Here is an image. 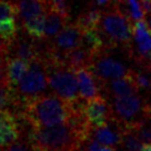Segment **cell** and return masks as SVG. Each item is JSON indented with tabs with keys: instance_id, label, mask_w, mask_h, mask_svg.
Returning <instances> with one entry per match:
<instances>
[{
	"instance_id": "cell-1",
	"label": "cell",
	"mask_w": 151,
	"mask_h": 151,
	"mask_svg": "<svg viewBox=\"0 0 151 151\" xmlns=\"http://www.w3.org/2000/svg\"><path fill=\"white\" fill-rule=\"evenodd\" d=\"M69 112L70 104L56 94H40L22 101V117L33 128L66 122Z\"/></svg>"
},
{
	"instance_id": "cell-2",
	"label": "cell",
	"mask_w": 151,
	"mask_h": 151,
	"mask_svg": "<svg viewBox=\"0 0 151 151\" xmlns=\"http://www.w3.org/2000/svg\"><path fill=\"white\" fill-rule=\"evenodd\" d=\"M27 137L38 151H82L87 142L68 122L50 127H31Z\"/></svg>"
},
{
	"instance_id": "cell-3",
	"label": "cell",
	"mask_w": 151,
	"mask_h": 151,
	"mask_svg": "<svg viewBox=\"0 0 151 151\" xmlns=\"http://www.w3.org/2000/svg\"><path fill=\"white\" fill-rule=\"evenodd\" d=\"M127 61L132 62L129 48L104 46L92 55L88 68L101 82L106 83L130 72L131 68L128 66Z\"/></svg>"
},
{
	"instance_id": "cell-4",
	"label": "cell",
	"mask_w": 151,
	"mask_h": 151,
	"mask_svg": "<svg viewBox=\"0 0 151 151\" xmlns=\"http://www.w3.org/2000/svg\"><path fill=\"white\" fill-rule=\"evenodd\" d=\"M132 20L117 7L101 9V17L97 30L104 46L128 48L131 45Z\"/></svg>"
},
{
	"instance_id": "cell-5",
	"label": "cell",
	"mask_w": 151,
	"mask_h": 151,
	"mask_svg": "<svg viewBox=\"0 0 151 151\" xmlns=\"http://www.w3.org/2000/svg\"><path fill=\"white\" fill-rule=\"evenodd\" d=\"M110 106L113 118L123 128L136 129L145 120L151 118V101L139 92L113 97Z\"/></svg>"
},
{
	"instance_id": "cell-6",
	"label": "cell",
	"mask_w": 151,
	"mask_h": 151,
	"mask_svg": "<svg viewBox=\"0 0 151 151\" xmlns=\"http://www.w3.org/2000/svg\"><path fill=\"white\" fill-rule=\"evenodd\" d=\"M47 72L48 86L56 96L68 104L80 100L76 70L66 63H43Z\"/></svg>"
},
{
	"instance_id": "cell-7",
	"label": "cell",
	"mask_w": 151,
	"mask_h": 151,
	"mask_svg": "<svg viewBox=\"0 0 151 151\" xmlns=\"http://www.w3.org/2000/svg\"><path fill=\"white\" fill-rule=\"evenodd\" d=\"M48 88L46 67L41 59L36 58L29 62L28 70L24 72L14 90L21 101L45 94Z\"/></svg>"
},
{
	"instance_id": "cell-8",
	"label": "cell",
	"mask_w": 151,
	"mask_h": 151,
	"mask_svg": "<svg viewBox=\"0 0 151 151\" xmlns=\"http://www.w3.org/2000/svg\"><path fill=\"white\" fill-rule=\"evenodd\" d=\"M81 36L82 30L79 28V26L76 22L70 24L68 21L55 37L48 40V46L52 51L65 57L67 52L80 46Z\"/></svg>"
},
{
	"instance_id": "cell-9",
	"label": "cell",
	"mask_w": 151,
	"mask_h": 151,
	"mask_svg": "<svg viewBox=\"0 0 151 151\" xmlns=\"http://www.w3.org/2000/svg\"><path fill=\"white\" fill-rule=\"evenodd\" d=\"M83 110L86 118L92 129L104 126L113 118L112 109L108 102V99H106L101 94L86 100Z\"/></svg>"
},
{
	"instance_id": "cell-10",
	"label": "cell",
	"mask_w": 151,
	"mask_h": 151,
	"mask_svg": "<svg viewBox=\"0 0 151 151\" xmlns=\"http://www.w3.org/2000/svg\"><path fill=\"white\" fill-rule=\"evenodd\" d=\"M76 77L80 99L86 101L101 94L104 83L93 75L88 67L76 69Z\"/></svg>"
},
{
	"instance_id": "cell-11",
	"label": "cell",
	"mask_w": 151,
	"mask_h": 151,
	"mask_svg": "<svg viewBox=\"0 0 151 151\" xmlns=\"http://www.w3.org/2000/svg\"><path fill=\"white\" fill-rule=\"evenodd\" d=\"M16 57L22 60L30 62L31 60L38 58V46L37 39H33L29 35L24 32H18L14 40L9 42L8 48V58Z\"/></svg>"
},
{
	"instance_id": "cell-12",
	"label": "cell",
	"mask_w": 151,
	"mask_h": 151,
	"mask_svg": "<svg viewBox=\"0 0 151 151\" xmlns=\"http://www.w3.org/2000/svg\"><path fill=\"white\" fill-rule=\"evenodd\" d=\"M123 127L112 118L108 122L98 128H93L91 131V137L101 146L117 148L121 143Z\"/></svg>"
},
{
	"instance_id": "cell-13",
	"label": "cell",
	"mask_w": 151,
	"mask_h": 151,
	"mask_svg": "<svg viewBox=\"0 0 151 151\" xmlns=\"http://www.w3.org/2000/svg\"><path fill=\"white\" fill-rule=\"evenodd\" d=\"M131 70L128 75L123 76L121 78L113 79L109 82H106L104 85L102 91H106L108 97H111V98H113V97H123V96H129V94L139 92L140 90H139L136 81L133 79Z\"/></svg>"
},
{
	"instance_id": "cell-14",
	"label": "cell",
	"mask_w": 151,
	"mask_h": 151,
	"mask_svg": "<svg viewBox=\"0 0 151 151\" xmlns=\"http://www.w3.org/2000/svg\"><path fill=\"white\" fill-rule=\"evenodd\" d=\"M22 136L18 120L10 112L0 113V149L9 146Z\"/></svg>"
},
{
	"instance_id": "cell-15",
	"label": "cell",
	"mask_w": 151,
	"mask_h": 151,
	"mask_svg": "<svg viewBox=\"0 0 151 151\" xmlns=\"http://www.w3.org/2000/svg\"><path fill=\"white\" fill-rule=\"evenodd\" d=\"M17 17L21 24L47 14L50 9L48 0H18L16 4Z\"/></svg>"
},
{
	"instance_id": "cell-16",
	"label": "cell",
	"mask_w": 151,
	"mask_h": 151,
	"mask_svg": "<svg viewBox=\"0 0 151 151\" xmlns=\"http://www.w3.org/2000/svg\"><path fill=\"white\" fill-rule=\"evenodd\" d=\"M21 109L22 101L14 87H11L9 82L0 85V111L17 114L21 112Z\"/></svg>"
},
{
	"instance_id": "cell-17",
	"label": "cell",
	"mask_w": 151,
	"mask_h": 151,
	"mask_svg": "<svg viewBox=\"0 0 151 151\" xmlns=\"http://www.w3.org/2000/svg\"><path fill=\"white\" fill-rule=\"evenodd\" d=\"M29 62L26 60H22L20 58L16 57H9L7 58L6 62V76L7 80L11 87H16L18 85L20 79L22 78L24 72L28 70Z\"/></svg>"
},
{
	"instance_id": "cell-18",
	"label": "cell",
	"mask_w": 151,
	"mask_h": 151,
	"mask_svg": "<svg viewBox=\"0 0 151 151\" xmlns=\"http://www.w3.org/2000/svg\"><path fill=\"white\" fill-rule=\"evenodd\" d=\"M69 21V18L60 14L55 10L49 9L45 19V27H43V38L46 40H50L59 32L63 26Z\"/></svg>"
},
{
	"instance_id": "cell-19",
	"label": "cell",
	"mask_w": 151,
	"mask_h": 151,
	"mask_svg": "<svg viewBox=\"0 0 151 151\" xmlns=\"http://www.w3.org/2000/svg\"><path fill=\"white\" fill-rule=\"evenodd\" d=\"M91 58H92V53L85 49L82 46H79L70 50L63 57L65 63L75 70L79 68H83V67H89Z\"/></svg>"
},
{
	"instance_id": "cell-20",
	"label": "cell",
	"mask_w": 151,
	"mask_h": 151,
	"mask_svg": "<svg viewBox=\"0 0 151 151\" xmlns=\"http://www.w3.org/2000/svg\"><path fill=\"white\" fill-rule=\"evenodd\" d=\"M100 17H101V9H98L97 7H91L79 14V17L76 20V24L79 26V28L82 31L88 29H97Z\"/></svg>"
},
{
	"instance_id": "cell-21",
	"label": "cell",
	"mask_w": 151,
	"mask_h": 151,
	"mask_svg": "<svg viewBox=\"0 0 151 151\" xmlns=\"http://www.w3.org/2000/svg\"><path fill=\"white\" fill-rule=\"evenodd\" d=\"M120 145L123 147V151H142V141L134 129L123 128Z\"/></svg>"
},
{
	"instance_id": "cell-22",
	"label": "cell",
	"mask_w": 151,
	"mask_h": 151,
	"mask_svg": "<svg viewBox=\"0 0 151 151\" xmlns=\"http://www.w3.org/2000/svg\"><path fill=\"white\" fill-rule=\"evenodd\" d=\"M19 30L20 28L17 24V19L0 22V37L7 42H11L14 40L18 35Z\"/></svg>"
},
{
	"instance_id": "cell-23",
	"label": "cell",
	"mask_w": 151,
	"mask_h": 151,
	"mask_svg": "<svg viewBox=\"0 0 151 151\" xmlns=\"http://www.w3.org/2000/svg\"><path fill=\"white\" fill-rule=\"evenodd\" d=\"M0 151H38L35 146H33L31 141L29 140V138L27 136H20V137L14 141L12 143H10L9 146L1 148Z\"/></svg>"
},
{
	"instance_id": "cell-24",
	"label": "cell",
	"mask_w": 151,
	"mask_h": 151,
	"mask_svg": "<svg viewBox=\"0 0 151 151\" xmlns=\"http://www.w3.org/2000/svg\"><path fill=\"white\" fill-rule=\"evenodd\" d=\"M17 19L16 4L10 0H0V22Z\"/></svg>"
},
{
	"instance_id": "cell-25",
	"label": "cell",
	"mask_w": 151,
	"mask_h": 151,
	"mask_svg": "<svg viewBox=\"0 0 151 151\" xmlns=\"http://www.w3.org/2000/svg\"><path fill=\"white\" fill-rule=\"evenodd\" d=\"M124 4L132 22L145 18V12L140 5V0H124Z\"/></svg>"
},
{
	"instance_id": "cell-26",
	"label": "cell",
	"mask_w": 151,
	"mask_h": 151,
	"mask_svg": "<svg viewBox=\"0 0 151 151\" xmlns=\"http://www.w3.org/2000/svg\"><path fill=\"white\" fill-rule=\"evenodd\" d=\"M134 130L137 132L139 139L142 142H145V143L151 142V118L145 120Z\"/></svg>"
},
{
	"instance_id": "cell-27",
	"label": "cell",
	"mask_w": 151,
	"mask_h": 151,
	"mask_svg": "<svg viewBox=\"0 0 151 151\" xmlns=\"http://www.w3.org/2000/svg\"><path fill=\"white\" fill-rule=\"evenodd\" d=\"M50 9L69 18V0H48Z\"/></svg>"
},
{
	"instance_id": "cell-28",
	"label": "cell",
	"mask_w": 151,
	"mask_h": 151,
	"mask_svg": "<svg viewBox=\"0 0 151 151\" xmlns=\"http://www.w3.org/2000/svg\"><path fill=\"white\" fill-rule=\"evenodd\" d=\"M8 57L5 55H0V85L8 82L6 76V62Z\"/></svg>"
},
{
	"instance_id": "cell-29",
	"label": "cell",
	"mask_w": 151,
	"mask_h": 151,
	"mask_svg": "<svg viewBox=\"0 0 151 151\" xmlns=\"http://www.w3.org/2000/svg\"><path fill=\"white\" fill-rule=\"evenodd\" d=\"M118 1L119 0H94L96 5L98 7H101L102 9H108V8L116 7Z\"/></svg>"
},
{
	"instance_id": "cell-30",
	"label": "cell",
	"mask_w": 151,
	"mask_h": 151,
	"mask_svg": "<svg viewBox=\"0 0 151 151\" xmlns=\"http://www.w3.org/2000/svg\"><path fill=\"white\" fill-rule=\"evenodd\" d=\"M8 48H9V42H7L0 37V55H5L8 57Z\"/></svg>"
},
{
	"instance_id": "cell-31",
	"label": "cell",
	"mask_w": 151,
	"mask_h": 151,
	"mask_svg": "<svg viewBox=\"0 0 151 151\" xmlns=\"http://www.w3.org/2000/svg\"><path fill=\"white\" fill-rule=\"evenodd\" d=\"M98 151H114V148L107 147V146H100L99 150H98Z\"/></svg>"
},
{
	"instance_id": "cell-32",
	"label": "cell",
	"mask_w": 151,
	"mask_h": 151,
	"mask_svg": "<svg viewBox=\"0 0 151 151\" xmlns=\"http://www.w3.org/2000/svg\"><path fill=\"white\" fill-rule=\"evenodd\" d=\"M142 151H151V142L145 143V145L142 146Z\"/></svg>"
},
{
	"instance_id": "cell-33",
	"label": "cell",
	"mask_w": 151,
	"mask_h": 151,
	"mask_svg": "<svg viewBox=\"0 0 151 151\" xmlns=\"http://www.w3.org/2000/svg\"><path fill=\"white\" fill-rule=\"evenodd\" d=\"M147 24H149V27H150V29H151V14L148 16V20H147Z\"/></svg>"
},
{
	"instance_id": "cell-34",
	"label": "cell",
	"mask_w": 151,
	"mask_h": 151,
	"mask_svg": "<svg viewBox=\"0 0 151 151\" xmlns=\"http://www.w3.org/2000/svg\"><path fill=\"white\" fill-rule=\"evenodd\" d=\"M150 72H151V71H150ZM150 85H151V79H150Z\"/></svg>"
},
{
	"instance_id": "cell-35",
	"label": "cell",
	"mask_w": 151,
	"mask_h": 151,
	"mask_svg": "<svg viewBox=\"0 0 151 151\" xmlns=\"http://www.w3.org/2000/svg\"><path fill=\"white\" fill-rule=\"evenodd\" d=\"M0 113H1V111H0Z\"/></svg>"
}]
</instances>
